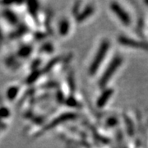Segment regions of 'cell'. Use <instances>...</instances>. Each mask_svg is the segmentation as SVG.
<instances>
[{
    "instance_id": "obj_1",
    "label": "cell",
    "mask_w": 148,
    "mask_h": 148,
    "mask_svg": "<svg viewBox=\"0 0 148 148\" xmlns=\"http://www.w3.org/2000/svg\"><path fill=\"white\" fill-rule=\"evenodd\" d=\"M109 46H110V45H109V42H107V41H105V42L103 43L101 45V48H100L98 53H97L96 56H95V60H94V62L92 63L91 66H90V74L95 73V71H96L97 69L99 68L100 64H101V62L103 61V58H104L105 55H106V53H107V51H108Z\"/></svg>"
},
{
    "instance_id": "obj_2",
    "label": "cell",
    "mask_w": 148,
    "mask_h": 148,
    "mask_svg": "<svg viewBox=\"0 0 148 148\" xmlns=\"http://www.w3.org/2000/svg\"><path fill=\"white\" fill-rule=\"evenodd\" d=\"M121 63H122V59L121 58H119V57H117V58H115L114 60H113V62L110 64L109 68L107 69L106 72L105 73V74L103 75L102 78H101V86H104V85L106 84V82L110 80L111 76L114 73V72L116 71V69L120 66Z\"/></svg>"
},
{
    "instance_id": "obj_4",
    "label": "cell",
    "mask_w": 148,
    "mask_h": 148,
    "mask_svg": "<svg viewBox=\"0 0 148 148\" xmlns=\"http://www.w3.org/2000/svg\"><path fill=\"white\" fill-rule=\"evenodd\" d=\"M112 93H113V90H106V91L101 95V96L100 97V99L97 101V106H98V107H103V106H105V104H106V102L108 101L109 98L111 96Z\"/></svg>"
},
{
    "instance_id": "obj_5",
    "label": "cell",
    "mask_w": 148,
    "mask_h": 148,
    "mask_svg": "<svg viewBox=\"0 0 148 148\" xmlns=\"http://www.w3.org/2000/svg\"><path fill=\"white\" fill-rule=\"evenodd\" d=\"M123 44L124 45H132L134 47H138V48H146V46L144 45V44L143 43L136 42V41H132V40H128V39H125V38H123L120 40Z\"/></svg>"
},
{
    "instance_id": "obj_3",
    "label": "cell",
    "mask_w": 148,
    "mask_h": 148,
    "mask_svg": "<svg viewBox=\"0 0 148 148\" xmlns=\"http://www.w3.org/2000/svg\"><path fill=\"white\" fill-rule=\"evenodd\" d=\"M112 9L114 10V12L116 13L117 16L120 18V20H121L124 24H129V22H130V18H129V16H128V15H127V13L122 9L120 6L118 5L116 3H113V4H112Z\"/></svg>"
}]
</instances>
